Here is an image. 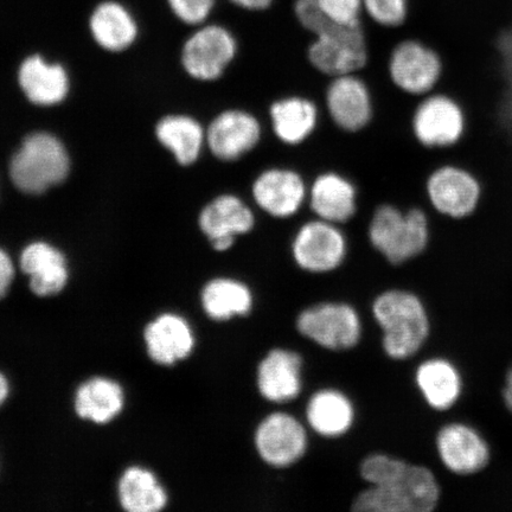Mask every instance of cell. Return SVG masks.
<instances>
[{
  "mask_svg": "<svg viewBox=\"0 0 512 512\" xmlns=\"http://www.w3.org/2000/svg\"><path fill=\"white\" fill-rule=\"evenodd\" d=\"M201 302L206 315L224 322L234 317L247 316L253 309V293L245 283L233 278H216L204 286Z\"/></svg>",
  "mask_w": 512,
  "mask_h": 512,
  "instance_id": "obj_29",
  "label": "cell"
},
{
  "mask_svg": "<svg viewBox=\"0 0 512 512\" xmlns=\"http://www.w3.org/2000/svg\"><path fill=\"white\" fill-rule=\"evenodd\" d=\"M89 30L102 49L119 53L132 46L138 37V24L130 9L118 0H104L89 17Z\"/></svg>",
  "mask_w": 512,
  "mask_h": 512,
  "instance_id": "obj_23",
  "label": "cell"
},
{
  "mask_svg": "<svg viewBox=\"0 0 512 512\" xmlns=\"http://www.w3.org/2000/svg\"><path fill=\"white\" fill-rule=\"evenodd\" d=\"M238 53L232 31L219 24H203L185 41L182 64L192 79L213 82L222 78Z\"/></svg>",
  "mask_w": 512,
  "mask_h": 512,
  "instance_id": "obj_9",
  "label": "cell"
},
{
  "mask_svg": "<svg viewBox=\"0 0 512 512\" xmlns=\"http://www.w3.org/2000/svg\"><path fill=\"white\" fill-rule=\"evenodd\" d=\"M297 329L310 341L332 351L349 350L360 342L361 318L354 307L344 303H322L304 310Z\"/></svg>",
  "mask_w": 512,
  "mask_h": 512,
  "instance_id": "obj_10",
  "label": "cell"
},
{
  "mask_svg": "<svg viewBox=\"0 0 512 512\" xmlns=\"http://www.w3.org/2000/svg\"><path fill=\"white\" fill-rule=\"evenodd\" d=\"M368 235L371 246L390 264H406L425 253L430 245V216L420 207L402 209L381 204L371 216Z\"/></svg>",
  "mask_w": 512,
  "mask_h": 512,
  "instance_id": "obj_3",
  "label": "cell"
},
{
  "mask_svg": "<svg viewBox=\"0 0 512 512\" xmlns=\"http://www.w3.org/2000/svg\"><path fill=\"white\" fill-rule=\"evenodd\" d=\"M303 358L287 349H273L264 357L256 373L259 392L267 401L285 403L302 392Z\"/></svg>",
  "mask_w": 512,
  "mask_h": 512,
  "instance_id": "obj_19",
  "label": "cell"
},
{
  "mask_svg": "<svg viewBox=\"0 0 512 512\" xmlns=\"http://www.w3.org/2000/svg\"><path fill=\"white\" fill-rule=\"evenodd\" d=\"M373 315L383 331L382 347L393 360H407L424 347L430 336V319L420 298L403 290L380 294Z\"/></svg>",
  "mask_w": 512,
  "mask_h": 512,
  "instance_id": "obj_2",
  "label": "cell"
},
{
  "mask_svg": "<svg viewBox=\"0 0 512 512\" xmlns=\"http://www.w3.org/2000/svg\"><path fill=\"white\" fill-rule=\"evenodd\" d=\"M274 136L288 146L302 145L316 132L319 111L316 102L300 95L275 100L270 107Z\"/></svg>",
  "mask_w": 512,
  "mask_h": 512,
  "instance_id": "obj_22",
  "label": "cell"
},
{
  "mask_svg": "<svg viewBox=\"0 0 512 512\" xmlns=\"http://www.w3.org/2000/svg\"><path fill=\"white\" fill-rule=\"evenodd\" d=\"M15 278V267L8 253L0 248V300L9 292Z\"/></svg>",
  "mask_w": 512,
  "mask_h": 512,
  "instance_id": "obj_34",
  "label": "cell"
},
{
  "mask_svg": "<svg viewBox=\"0 0 512 512\" xmlns=\"http://www.w3.org/2000/svg\"><path fill=\"white\" fill-rule=\"evenodd\" d=\"M172 14L192 27H201L213 14L216 0H166Z\"/></svg>",
  "mask_w": 512,
  "mask_h": 512,
  "instance_id": "obj_33",
  "label": "cell"
},
{
  "mask_svg": "<svg viewBox=\"0 0 512 512\" xmlns=\"http://www.w3.org/2000/svg\"><path fill=\"white\" fill-rule=\"evenodd\" d=\"M230 2L243 10L262 11L270 8L273 0H230Z\"/></svg>",
  "mask_w": 512,
  "mask_h": 512,
  "instance_id": "obj_35",
  "label": "cell"
},
{
  "mask_svg": "<svg viewBox=\"0 0 512 512\" xmlns=\"http://www.w3.org/2000/svg\"><path fill=\"white\" fill-rule=\"evenodd\" d=\"M22 271L30 277L31 291L38 297L59 294L69 278L67 260L46 242H34L21 255Z\"/></svg>",
  "mask_w": 512,
  "mask_h": 512,
  "instance_id": "obj_21",
  "label": "cell"
},
{
  "mask_svg": "<svg viewBox=\"0 0 512 512\" xmlns=\"http://www.w3.org/2000/svg\"><path fill=\"white\" fill-rule=\"evenodd\" d=\"M357 188L348 177L335 171L318 175L309 187L307 204L317 219L342 224L357 213Z\"/></svg>",
  "mask_w": 512,
  "mask_h": 512,
  "instance_id": "obj_18",
  "label": "cell"
},
{
  "mask_svg": "<svg viewBox=\"0 0 512 512\" xmlns=\"http://www.w3.org/2000/svg\"><path fill=\"white\" fill-rule=\"evenodd\" d=\"M445 63L437 50L418 40L395 46L388 63L389 78L402 93L422 98L437 91Z\"/></svg>",
  "mask_w": 512,
  "mask_h": 512,
  "instance_id": "obj_7",
  "label": "cell"
},
{
  "mask_svg": "<svg viewBox=\"0 0 512 512\" xmlns=\"http://www.w3.org/2000/svg\"><path fill=\"white\" fill-rule=\"evenodd\" d=\"M255 224L253 208L235 194L213 198L198 216V226L219 253L232 249L239 236L253 232Z\"/></svg>",
  "mask_w": 512,
  "mask_h": 512,
  "instance_id": "obj_14",
  "label": "cell"
},
{
  "mask_svg": "<svg viewBox=\"0 0 512 512\" xmlns=\"http://www.w3.org/2000/svg\"><path fill=\"white\" fill-rule=\"evenodd\" d=\"M415 381L428 405L437 411H447L456 405L462 394L459 371L443 358H432L420 364Z\"/></svg>",
  "mask_w": 512,
  "mask_h": 512,
  "instance_id": "obj_26",
  "label": "cell"
},
{
  "mask_svg": "<svg viewBox=\"0 0 512 512\" xmlns=\"http://www.w3.org/2000/svg\"><path fill=\"white\" fill-rule=\"evenodd\" d=\"M251 194L262 213L277 220L296 216L307 203L309 187L298 171L273 166L255 177Z\"/></svg>",
  "mask_w": 512,
  "mask_h": 512,
  "instance_id": "obj_12",
  "label": "cell"
},
{
  "mask_svg": "<svg viewBox=\"0 0 512 512\" xmlns=\"http://www.w3.org/2000/svg\"><path fill=\"white\" fill-rule=\"evenodd\" d=\"M262 125L255 115L242 108H229L216 115L207 130V145L216 159L239 162L258 147Z\"/></svg>",
  "mask_w": 512,
  "mask_h": 512,
  "instance_id": "obj_15",
  "label": "cell"
},
{
  "mask_svg": "<svg viewBox=\"0 0 512 512\" xmlns=\"http://www.w3.org/2000/svg\"><path fill=\"white\" fill-rule=\"evenodd\" d=\"M322 14L343 27H358L361 25L363 0H317Z\"/></svg>",
  "mask_w": 512,
  "mask_h": 512,
  "instance_id": "obj_32",
  "label": "cell"
},
{
  "mask_svg": "<svg viewBox=\"0 0 512 512\" xmlns=\"http://www.w3.org/2000/svg\"><path fill=\"white\" fill-rule=\"evenodd\" d=\"M291 251L294 262L303 271L330 273L347 258L348 240L341 226L315 217L299 227Z\"/></svg>",
  "mask_w": 512,
  "mask_h": 512,
  "instance_id": "obj_11",
  "label": "cell"
},
{
  "mask_svg": "<svg viewBox=\"0 0 512 512\" xmlns=\"http://www.w3.org/2000/svg\"><path fill=\"white\" fill-rule=\"evenodd\" d=\"M503 400L505 407L512 414V367L509 369L503 388Z\"/></svg>",
  "mask_w": 512,
  "mask_h": 512,
  "instance_id": "obj_36",
  "label": "cell"
},
{
  "mask_svg": "<svg viewBox=\"0 0 512 512\" xmlns=\"http://www.w3.org/2000/svg\"><path fill=\"white\" fill-rule=\"evenodd\" d=\"M70 160L66 147L49 133H34L11 159L10 176L18 190L40 195L67 178Z\"/></svg>",
  "mask_w": 512,
  "mask_h": 512,
  "instance_id": "obj_4",
  "label": "cell"
},
{
  "mask_svg": "<svg viewBox=\"0 0 512 512\" xmlns=\"http://www.w3.org/2000/svg\"><path fill=\"white\" fill-rule=\"evenodd\" d=\"M368 489L352 502L357 512H431L438 507L440 486L426 466L381 454L370 465Z\"/></svg>",
  "mask_w": 512,
  "mask_h": 512,
  "instance_id": "obj_1",
  "label": "cell"
},
{
  "mask_svg": "<svg viewBox=\"0 0 512 512\" xmlns=\"http://www.w3.org/2000/svg\"><path fill=\"white\" fill-rule=\"evenodd\" d=\"M437 450L446 469L460 476L483 471L491 458L490 447L482 435L460 422L441 428L437 435Z\"/></svg>",
  "mask_w": 512,
  "mask_h": 512,
  "instance_id": "obj_17",
  "label": "cell"
},
{
  "mask_svg": "<svg viewBox=\"0 0 512 512\" xmlns=\"http://www.w3.org/2000/svg\"><path fill=\"white\" fill-rule=\"evenodd\" d=\"M366 35L361 25H335L316 36L307 49V60L320 74L337 76L357 74L368 63Z\"/></svg>",
  "mask_w": 512,
  "mask_h": 512,
  "instance_id": "obj_8",
  "label": "cell"
},
{
  "mask_svg": "<svg viewBox=\"0 0 512 512\" xmlns=\"http://www.w3.org/2000/svg\"><path fill=\"white\" fill-rule=\"evenodd\" d=\"M467 127L464 107L451 94L435 91L419 99L411 117L415 143L425 150H446L463 139Z\"/></svg>",
  "mask_w": 512,
  "mask_h": 512,
  "instance_id": "obj_5",
  "label": "cell"
},
{
  "mask_svg": "<svg viewBox=\"0 0 512 512\" xmlns=\"http://www.w3.org/2000/svg\"><path fill=\"white\" fill-rule=\"evenodd\" d=\"M9 392V382L6 380V377L0 373V406H2L5 400L8 399Z\"/></svg>",
  "mask_w": 512,
  "mask_h": 512,
  "instance_id": "obj_37",
  "label": "cell"
},
{
  "mask_svg": "<svg viewBox=\"0 0 512 512\" xmlns=\"http://www.w3.org/2000/svg\"><path fill=\"white\" fill-rule=\"evenodd\" d=\"M325 106L332 123L349 133L364 130L374 115L373 96L357 74L332 78L326 88Z\"/></svg>",
  "mask_w": 512,
  "mask_h": 512,
  "instance_id": "obj_16",
  "label": "cell"
},
{
  "mask_svg": "<svg viewBox=\"0 0 512 512\" xmlns=\"http://www.w3.org/2000/svg\"><path fill=\"white\" fill-rule=\"evenodd\" d=\"M254 444L259 457L275 469H285L305 456L309 440L302 422L284 412L267 415L256 428Z\"/></svg>",
  "mask_w": 512,
  "mask_h": 512,
  "instance_id": "obj_13",
  "label": "cell"
},
{
  "mask_svg": "<svg viewBox=\"0 0 512 512\" xmlns=\"http://www.w3.org/2000/svg\"><path fill=\"white\" fill-rule=\"evenodd\" d=\"M483 187L479 178L458 164L444 163L427 175L425 196L435 214L446 219L464 220L477 210Z\"/></svg>",
  "mask_w": 512,
  "mask_h": 512,
  "instance_id": "obj_6",
  "label": "cell"
},
{
  "mask_svg": "<svg viewBox=\"0 0 512 512\" xmlns=\"http://www.w3.org/2000/svg\"><path fill=\"white\" fill-rule=\"evenodd\" d=\"M23 93L38 106H54L67 98L69 79L61 64L48 63L40 55L29 56L18 73Z\"/></svg>",
  "mask_w": 512,
  "mask_h": 512,
  "instance_id": "obj_24",
  "label": "cell"
},
{
  "mask_svg": "<svg viewBox=\"0 0 512 512\" xmlns=\"http://www.w3.org/2000/svg\"><path fill=\"white\" fill-rule=\"evenodd\" d=\"M306 420L312 430L322 437H342L354 424V405L339 390L322 389L313 394L307 403Z\"/></svg>",
  "mask_w": 512,
  "mask_h": 512,
  "instance_id": "obj_25",
  "label": "cell"
},
{
  "mask_svg": "<svg viewBox=\"0 0 512 512\" xmlns=\"http://www.w3.org/2000/svg\"><path fill=\"white\" fill-rule=\"evenodd\" d=\"M144 338L151 360L162 366H174L195 348L194 331L187 320L175 313L153 320L146 326Z\"/></svg>",
  "mask_w": 512,
  "mask_h": 512,
  "instance_id": "obj_20",
  "label": "cell"
},
{
  "mask_svg": "<svg viewBox=\"0 0 512 512\" xmlns=\"http://www.w3.org/2000/svg\"><path fill=\"white\" fill-rule=\"evenodd\" d=\"M118 492L121 507L128 512H157L168 504V495L156 476L138 466L124 472Z\"/></svg>",
  "mask_w": 512,
  "mask_h": 512,
  "instance_id": "obj_30",
  "label": "cell"
},
{
  "mask_svg": "<svg viewBox=\"0 0 512 512\" xmlns=\"http://www.w3.org/2000/svg\"><path fill=\"white\" fill-rule=\"evenodd\" d=\"M125 403L123 388L105 377H95L80 386L75 411L81 419L104 425L117 418Z\"/></svg>",
  "mask_w": 512,
  "mask_h": 512,
  "instance_id": "obj_27",
  "label": "cell"
},
{
  "mask_svg": "<svg viewBox=\"0 0 512 512\" xmlns=\"http://www.w3.org/2000/svg\"><path fill=\"white\" fill-rule=\"evenodd\" d=\"M156 134L160 144L174 153L178 164L183 166L196 163L207 144V131L189 115H169L160 120Z\"/></svg>",
  "mask_w": 512,
  "mask_h": 512,
  "instance_id": "obj_28",
  "label": "cell"
},
{
  "mask_svg": "<svg viewBox=\"0 0 512 512\" xmlns=\"http://www.w3.org/2000/svg\"><path fill=\"white\" fill-rule=\"evenodd\" d=\"M363 10L382 27L398 28L406 22L408 0H363Z\"/></svg>",
  "mask_w": 512,
  "mask_h": 512,
  "instance_id": "obj_31",
  "label": "cell"
}]
</instances>
